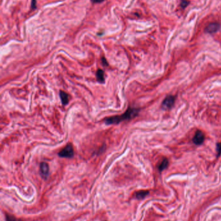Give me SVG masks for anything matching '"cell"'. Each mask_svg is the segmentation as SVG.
I'll list each match as a JSON object with an SVG mask.
<instances>
[{
    "mask_svg": "<svg viewBox=\"0 0 221 221\" xmlns=\"http://www.w3.org/2000/svg\"><path fill=\"white\" fill-rule=\"evenodd\" d=\"M139 113V110L136 108L129 107L125 113L121 115H117L107 118L105 120V123L107 125L110 124H116L122 121L131 120V119L136 117Z\"/></svg>",
    "mask_w": 221,
    "mask_h": 221,
    "instance_id": "obj_1",
    "label": "cell"
},
{
    "mask_svg": "<svg viewBox=\"0 0 221 221\" xmlns=\"http://www.w3.org/2000/svg\"><path fill=\"white\" fill-rule=\"evenodd\" d=\"M74 155L73 148L72 145H67L59 153V156L63 158H72Z\"/></svg>",
    "mask_w": 221,
    "mask_h": 221,
    "instance_id": "obj_2",
    "label": "cell"
},
{
    "mask_svg": "<svg viewBox=\"0 0 221 221\" xmlns=\"http://www.w3.org/2000/svg\"><path fill=\"white\" fill-rule=\"evenodd\" d=\"M204 134L201 131H197L194 135L193 141L196 145H200L204 140Z\"/></svg>",
    "mask_w": 221,
    "mask_h": 221,
    "instance_id": "obj_3",
    "label": "cell"
},
{
    "mask_svg": "<svg viewBox=\"0 0 221 221\" xmlns=\"http://www.w3.org/2000/svg\"><path fill=\"white\" fill-rule=\"evenodd\" d=\"M220 27V25L218 23H211L206 26V31L208 33H214L218 31Z\"/></svg>",
    "mask_w": 221,
    "mask_h": 221,
    "instance_id": "obj_4",
    "label": "cell"
},
{
    "mask_svg": "<svg viewBox=\"0 0 221 221\" xmlns=\"http://www.w3.org/2000/svg\"><path fill=\"white\" fill-rule=\"evenodd\" d=\"M175 103V97L173 96H169L166 97L163 101V106L165 108H171Z\"/></svg>",
    "mask_w": 221,
    "mask_h": 221,
    "instance_id": "obj_5",
    "label": "cell"
},
{
    "mask_svg": "<svg viewBox=\"0 0 221 221\" xmlns=\"http://www.w3.org/2000/svg\"><path fill=\"white\" fill-rule=\"evenodd\" d=\"M40 172L43 177L47 178L49 175V166L45 162L40 163Z\"/></svg>",
    "mask_w": 221,
    "mask_h": 221,
    "instance_id": "obj_6",
    "label": "cell"
},
{
    "mask_svg": "<svg viewBox=\"0 0 221 221\" xmlns=\"http://www.w3.org/2000/svg\"><path fill=\"white\" fill-rule=\"evenodd\" d=\"M96 77L99 82L101 83H104V73L102 69H99L97 70Z\"/></svg>",
    "mask_w": 221,
    "mask_h": 221,
    "instance_id": "obj_7",
    "label": "cell"
},
{
    "mask_svg": "<svg viewBox=\"0 0 221 221\" xmlns=\"http://www.w3.org/2000/svg\"><path fill=\"white\" fill-rule=\"evenodd\" d=\"M60 99L62 101V103L63 105H66L68 104L69 102V96L66 93V92L63 91H60Z\"/></svg>",
    "mask_w": 221,
    "mask_h": 221,
    "instance_id": "obj_8",
    "label": "cell"
},
{
    "mask_svg": "<svg viewBox=\"0 0 221 221\" xmlns=\"http://www.w3.org/2000/svg\"><path fill=\"white\" fill-rule=\"evenodd\" d=\"M149 193L148 191H139L135 193V197L138 199H142L148 195Z\"/></svg>",
    "mask_w": 221,
    "mask_h": 221,
    "instance_id": "obj_9",
    "label": "cell"
},
{
    "mask_svg": "<svg viewBox=\"0 0 221 221\" xmlns=\"http://www.w3.org/2000/svg\"><path fill=\"white\" fill-rule=\"evenodd\" d=\"M168 164H169V162H168L167 158H164L162 160V162L160 163V165L158 166V169L160 170V171H162L163 170H164L165 169H166Z\"/></svg>",
    "mask_w": 221,
    "mask_h": 221,
    "instance_id": "obj_10",
    "label": "cell"
},
{
    "mask_svg": "<svg viewBox=\"0 0 221 221\" xmlns=\"http://www.w3.org/2000/svg\"><path fill=\"white\" fill-rule=\"evenodd\" d=\"M37 0H31V7L33 9H35L37 8Z\"/></svg>",
    "mask_w": 221,
    "mask_h": 221,
    "instance_id": "obj_11",
    "label": "cell"
},
{
    "mask_svg": "<svg viewBox=\"0 0 221 221\" xmlns=\"http://www.w3.org/2000/svg\"><path fill=\"white\" fill-rule=\"evenodd\" d=\"M7 221H18V220H16L14 217H12V216H8L7 217Z\"/></svg>",
    "mask_w": 221,
    "mask_h": 221,
    "instance_id": "obj_12",
    "label": "cell"
},
{
    "mask_svg": "<svg viewBox=\"0 0 221 221\" xmlns=\"http://www.w3.org/2000/svg\"><path fill=\"white\" fill-rule=\"evenodd\" d=\"M187 5H188V2H186V1H185V0L182 2V3H181V5H182V7L183 8H185Z\"/></svg>",
    "mask_w": 221,
    "mask_h": 221,
    "instance_id": "obj_13",
    "label": "cell"
},
{
    "mask_svg": "<svg viewBox=\"0 0 221 221\" xmlns=\"http://www.w3.org/2000/svg\"><path fill=\"white\" fill-rule=\"evenodd\" d=\"M217 152H218L219 154H220L221 153V144H217Z\"/></svg>",
    "mask_w": 221,
    "mask_h": 221,
    "instance_id": "obj_14",
    "label": "cell"
},
{
    "mask_svg": "<svg viewBox=\"0 0 221 221\" xmlns=\"http://www.w3.org/2000/svg\"><path fill=\"white\" fill-rule=\"evenodd\" d=\"M104 0H91V2L94 3H99L104 2Z\"/></svg>",
    "mask_w": 221,
    "mask_h": 221,
    "instance_id": "obj_15",
    "label": "cell"
},
{
    "mask_svg": "<svg viewBox=\"0 0 221 221\" xmlns=\"http://www.w3.org/2000/svg\"><path fill=\"white\" fill-rule=\"evenodd\" d=\"M102 62H103V65H105V66H107L108 65V64L107 62V60H106V59L104 58H102Z\"/></svg>",
    "mask_w": 221,
    "mask_h": 221,
    "instance_id": "obj_16",
    "label": "cell"
},
{
    "mask_svg": "<svg viewBox=\"0 0 221 221\" xmlns=\"http://www.w3.org/2000/svg\"><path fill=\"white\" fill-rule=\"evenodd\" d=\"M18 221H22V220H18Z\"/></svg>",
    "mask_w": 221,
    "mask_h": 221,
    "instance_id": "obj_17",
    "label": "cell"
}]
</instances>
